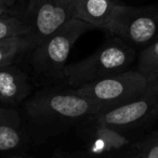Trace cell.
<instances>
[{
  "label": "cell",
  "instance_id": "cell-18",
  "mask_svg": "<svg viewBox=\"0 0 158 158\" xmlns=\"http://www.w3.org/2000/svg\"><path fill=\"white\" fill-rule=\"evenodd\" d=\"M0 15H2V14H0Z\"/></svg>",
  "mask_w": 158,
  "mask_h": 158
},
{
  "label": "cell",
  "instance_id": "cell-6",
  "mask_svg": "<svg viewBox=\"0 0 158 158\" xmlns=\"http://www.w3.org/2000/svg\"><path fill=\"white\" fill-rule=\"evenodd\" d=\"M105 29L128 44L143 46L148 44L157 34L158 15L148 8L119 5Z\"/></svg>",
  "mask_w": 158,
  "mask_h": 158
},
{
  "label": "cell",
  "instance_id": "cell-12",
  "mask_svg": "<svg viewBox=\"0 0 158 158\" xmlns=\"http://www.w3.org/2000/svg\"><path fill=\"white\" fill-rule=\"evenodd\" d=\"M29 44H33V42L27 36L1 40L0 41V67L12 65L14 59Z\"/></svg>",
  "mask_w": 158,
  "mask_h": 158
},
{
  "label": "cell",
  "instance_id": "cell-5",
  "mask_svg": "<svg viewBox=\"0 0 158 158\" xmlns=\"http://www.w3.org/2000/svg\"><path fill=\"white\" fill-rule=\"evenodd\" d=\"M73 19V0H28L24 21L37 46Z\"/></svg>",
  "mask_w": 158,
  "mask_h": 158
},
{
  "label": "cell",
  "instance_id": "cell-1",
  "mask_svg": "<svg viewBox=\"0 0 158 158\" xmlns=\"http://www.w3.org/2000/svg\"><path fill=\"white\" fill-rule=\"evenodd\" d=\"M25 108L31 118L42 125H69L100 116L99 107L75 90L41 92L31 98Z\"/></svg>",
  "mask_w": 158,
  "mask_h": 158
},
{
  "label": "cell",
  "instance_id": "cell-17",
  "mask_svg": "<svg viewBox=\"0 0 158 158\" xmlns=\"http://www.w3.org/2000/svg\"><path fill=\"white\" fill-rule=\"evenodd\" d=\"M10 8L6 7L3 5H0V14H9Z\"/></svg>",
  "mask_w": 158,
  "mask_h": 158
},
{
  "label": "cell",
  "instance_id": "cell-8",
  "mask_svg": "<svg viewBox=\"0 0 158 158\" xmlns=\"http://www.w3.org/2000/svg\"><path fill=\"white\" fill-rule=\"evenodd\" d=\"M119 5V0H73V19L91 27L105 28Z\"/></svg>",
  "mask_w": 158,
  "mask_h": 158
},
{
  "label": "cell",
  "instance_id": "cell-16",
  "mask_svg": "<svg viewBox=\"0 0 158 158\" xmlns=\"http://www.w3.org/2000/svg\"><path fill=\"white\" fill-rule=\"evenodd\" d=\"M15 1L16 0H0V5H3V6H6V7L10 8L11 6L14 5Z\"/></svg>",
  "mask_w": 158,
  "mask_h": 158
},
{
  "label": "cell",
  "instance_id": "cell-11",
  "mask_svg": "<svg viewBox=\"0 0 158 158\" xmlns=\"http://www.w3.org/2000/svg\"><path fill=\"white\" fill-rule=\"evenodd\" d=\"M138 70L149 82L158 80V40L141 52Z\"/></svg>",
  "mask_w": 158,
  "mask_h": 158
},
{
  "label": "cell",
  "instance_id": "cell-14",
  "mask_svg": "<svg viewBox=\"0 0 158 158\" xmlns=\"http://www.w3.org/2000/svg\"><path fill=\"white\" fill-rule=\"evenodd\" d=\"M97 139L106 149L120 148L128 143V140L120 133V131L102 125H99L97 129Z\"/></svg>",
  "mask_w": 158,
  "mask_h": 158
},
{
  "label": "cell",
  "instance_id": "cell-7",
  "mask_svg": "<svg viewBox=\"0 0 158 158\" xmlns=\"http://www.w3.org/2000/svg\"><path fill=\"white\" fill-rule=\"evenodd\" d=\"M158 116V80L149 84L147 89L134 101L100 115L99 125L113 129H129L147 123Z\"/></svg>",
  "mask_w": 158,
  "mask_h": 158
},
{
  "label": "cell",
  "instance_id": "cell-3",
  "mask_svg": "<svg viewBox=\"0 0 158 158\" xmlns=\"http://www.w3.org/2000/svg\"><path fill=\"white\" fill-rule=\"evenodd\" d=\"M149 84L139 70L128 69L87 84L75 89V91L93 102L99 107L100 115H102L138 99Z\"/></svg>",
  "mask_w": 158,
  "mask_h": 158
},
{
  "label": "cell",
  "instance_id": "cell-9",
  "mask_svg": "<svg viewBox=\"0 0 158 158\" xmlns=\"http://www.w3.org/2000/svg\"><path fill=\"white\" fill-rule=\"evenodd\" d=\"M28 76L13 65L0 67V104L14 105L29 94Z\"/></svg>",
  "mask_w": 158,
  "mask_h": 158
},
{
  "label": "cell",
  "instance_id": "cell-2",
  "mask_svg": "<svg viewBox=\"0 0 158 158\" xmlns=\"http://www.w3.org/2000/svg\"><path fill=\"white\" fill-rule=\"evenodd\" d=\"M134 50L115 39L103 44L92 55L65 66L64 77L73 87L80 88L90 82L114 76L129 69L134 60Z\"/></svg>",
  "mask_w": 158,
  "mask_h": 158
},
{
  "label": "cell",
  "instance_id": "cell-10",
  "mask_svg": "<svg viewBox=\"0 0 158 158\" xmlns=\"http://www.w3.org/2000/svg\"><path fill=\"white\" fill-rule=\"evenodd\" d=\"M21 142L20 116L15 110L0 104V152L15 149Z\"/></svg>",
  "mask_w": 158,
  "mask_h": 158
},
{
  "label": "cell",
  "instance_id": "cell-4",
  "mask_svg": "<svg viewBox=\"0 0 158 158\" xmlns=\"http://www.w3.org/2000/svg\"><path fill=\"white\" fill-rule=\"evenodd\" d=\"M90 25L77 19H72L54 34L36 46L31 56L35 72L46 77L64 76V68L74 44Z\"/></svg>",
  "mask_w": 158,
  "mask_h": 158
},
{
  "label": "cell",
  "instance_id": "cell-15",
  "mask_svg": "<svg viewBox=\"0 0 158 158\" xmlns=\"http://www.w3.org/2000/svg\"><path fill=\"white\" fill-rule=\"evenodd\" d=\"M144 158H158V139L154 140L145 149Z\"/></svg>",
  "mask_w": 158,
  "mask_h": 158
},
{
  "label": "cell",
  "instance_id": "cell-13",
  "mask_svg": "<svg viewBox=\"0 0 158 158\" xmlns=\"http://www.w3.org/2000/svg\"><path fill=\"white\" fill-rule=\"evenodd\" d=\"M21 36L28 37V31L24 21L10 14L0 15V41Z\"/></svg>",
  "mask_w": 158,
  "mask_h": 158
}]
</instances>
